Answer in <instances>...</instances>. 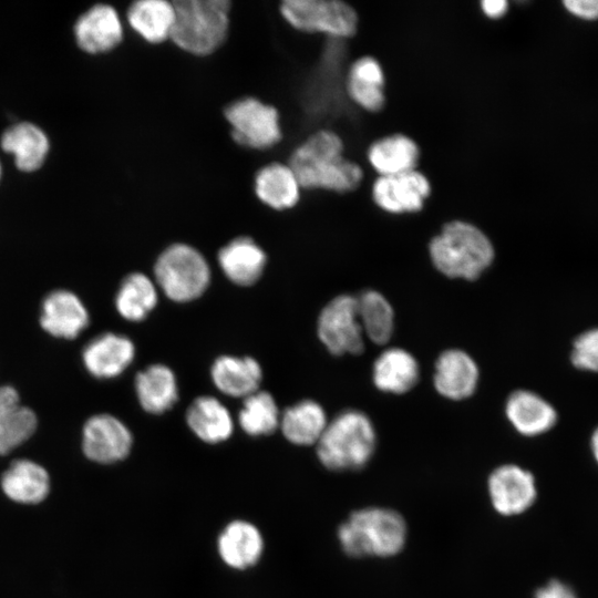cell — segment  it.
<instances>
[{
	"label": "cell",
	"instance_id": "cell-1",
	"mask_svg": "<svg viewBox=\"0 0 598 598\" xmlns=\"http://www.w3.org/2000/svg\"><path fill=\"white\" fill-rule=\"evenodd\" d=\"M285 162L295 173L302 192L347 195L363 179V167L346 156V142L329 127H320L296 144Z\"/></svg>",
	"mask_w": 598,
	"mask_h": 598
},
{
	"label": "cell",
	"instance_id": "cell-2",
	"mask_svg": "<svg viewBox=\"0 0 598 598\" xmlns=\"http://www.w3.org/2000/svg\"><path fill=\"white\" fill-rule=\"evenodd\" d=\"M169 42L195 58L216 53L227 41L233 0H173Z\"/></svg>",
	"mask_w": 598,
	"mask_h": 598
},
{
	"label": "cell",
	"instance_id": "cell-3",
	"mask_svg": "<svg viewBox=\"0 0 598 598\" xmlns=\"http://www.w3.org/2000/svg\"><path fill=\"white\" fill-rule=\"evenodd\" d=\"M429 254L441 274L466 280L477 279L495 257L488 236L476 225L460 219L443 225L431 239Z\"/></svg>",
	"mask_w": 598,
	"mask_h": 598
},
{
	"label": "cell",
	"instance_id": "cell-4",
	"mask_svg": "<svg viewBox=\"0 0 598 598\" xmlns=\"http://www.w3.org/2000/svg\"><path fill=\"white\" fill-rule=\"evenodd\" d=\"M408 538L403 516L391 508L370 506L352 512L338 527L342 550L351 557H391Z\"/></svg>",
	"mask_w": 598,
	"mask_h": 598
},
{
	"label": "cell",
	"instance_id": "cell-5",
	"mask_svg": "<svg viewBox=\"0 0 598 598\" xmlns=\"http://www.w3.org/2000/svg\"><path fill=\"white\" fill-rule=\"evenodd\" d=\"M375 444L371 420L361 411L347 410L327 424L317 443V455L328 470L357 471L369 463Z\"/></svg>",
	"mask_w": 598,
	"mask_h": 598
},
{
	"label": "cell",
	"instance_id": "cell-6",
	"mask_svg": "<svg viewBox=\"0 0 598 598\" xmlns=\"http://www.w3.org/2000/svg\"><path fill=\"white\" fill-rule=\"evenodd\" d=\"M278 10L292 30L307 35L350 39L360 27L357 9L343 0H281Z\"/></svg>",
	"mask_w": 598,
	"mask_h": 598
},
{
	"label": "cell",
	"instance_id": "cell-7",
	"mask_svg": "<svg viewBox=\"0 0 598 598\" xmlns=\"http://www.w3.org/2000/svg\"><path fill=\"white\" fill-rule=\"evenodd\" d=\"M157 285L177 302L198 298L209 285L210 269L204 255L186 243L167 246L154 265Z\"/></svg>",
	"mask_w": 598,
	"mask_h": 598
},
{
	"label": "cell",
	"instance_id": "cell-8",
	"mask_svg": "<svg viewBox=\"0 0 598 598\" xmlns=\"http://www.w3.org/2000/svg\"><path fill=\"white\" fill-rule=\"evenodd\" d=\"M223 115L236 144L255 152H269L281 145L283 135L278 110L254 96L228 103Z\"/></svg>",
	"mask_w": 598,
	"mask_h": 598
},
{
	"label": "cell",
	"instance_id": "cell-9",
	"mask_svg": "<svg viewBox=\"0 0 598 598\" xmlns=\"http://www.w3.org/2000/svg\"><path fill=\"white\" fill-rule=\"evenodd\" d=\"M318 337L332 354L362 352L364 334L355 297L340 295L327 303L318 318Z\"/></svg>",
	"mask_w": 598,
	"mask_h": 598
},
{
	"label": "cell",
	"instance_id": "cell-10",
	"mask_svg": "<svg viewBox=\"0 0 598 598\" xmlns=\"http://www.w3.org/2000/svg\"><path fill=\"white\" fill-rule=\"evenodd\" d=\"M432 195V183L419 168L392 176H378L371 185L372 203L392 215L423 210Z\"/></svg>",
	"mask_w": 598,
	"mask_h": 598
},
{
	"label": "cell",
	"instance_id": "cell-11",
	"mask_svg": "<svg viewBox=\"0 0 598 598\" xmlns=\"http://www.w3.org/2000/svg\"><path fill=\"white\" fill-rule=\"evenodd\" d=\"M487 491L494 509L503 516L528 512L538 498L534 474L517 464H503L488 476Z\"/></svg>",
	"mask_w": 598,
	"mask_h": 598
},
{
	"label": "cell",
	"instance_id": "cell-12",
	"mask_svg": "<svg viewBox=\"0 0 598 598\" xmlns=\"http://www.w3.org/2000/svg\"><path fill=\"white\" fill-rule=\"evenodd\" d=\"M78 47L89 54H105L117 49L125 39V30L117 10L96 3L84 11L73 25Z\"/></svg>",
	"mask_w": 598,
	"mask_h": 598
},
{
	"label": "cell",
	"instance_id": "cell-13",
	"mask_svg": "<svg viewBox=\"0 0 598 598\" xmlns=\"http://www.w3.org/2000/svg\"><path fill=\"white\" fill-rule=\"evenodd\" d=\"M133 444L127 426L111 414L91 416L83 426L82 448L91 461L110 464L125 458Z\"/></svg>",
	"mask_w": 598,
	"mask_h": 598
},
{
	"label": "cell",
	"instance_id": "cell-14",
	"mask_svg": "<svg viewBox=\"0 0 598 598\" xmlns=\"http://www.w3.org/2000/svg\"><path fill=\"white\" fill-rule=\"evenodd\" d=\"M385 72L372 55H361L350 63L344 80L348 99L369 113L381 112L388 101Z\"/></svg>",
	"mask_w": 598,
	"mask_h": 598
},
{
	"label": "cell",
	"instance_id": "cell-15",
	"mask_svg": "<svg viewBox=\"0 0 598 598\" xmlns=\"http://www.w3.org/2000/svg\"><path fill=\"white\" fill-rule=\"evenodd\" d=\"M256 198L275 212L295 208L302 196L301 186L285 161L275 159L257 169L252 182Z\"/></svg>",
	"mask_w": 598,
	"mask_h": 598
},
{
	"label": "cell",
	"instance_id": "cell-16",
	"mask_svg": "<svg viewBox=\"0 0 598 598\" xmlns=\"http://www.w3.org/2000/svg\"><path fill=\"white\" fill-rule=\"evenodd\" d=\"M421 154V147L412 136L392 133L371 142L365 157L378 176H392L416 169Z\"/></svg>",
	"mask_w": 598,
	"mask_h": 598
},
{
	"label": "cell",
	"instance_id": "cell-17",
	"mask_svg": "<svg viewBox=\"0 0 598 598\" xmlns=\"http://www.w3.org/2000/svg\"><path fill=\"white\" fill-rule=\"evenodd\" d=\"M90 322L89 312L72 291L59 289L50 292L41 306L40 324L49 334L74 339Z\"/></svg>",
	"mask_w": 598,
	"mask_h": 598
},
{
	"label": "cell",
	"instance_id": "cell-18",
	"mask_svg": "<svg viewBox=\"0 0 598 598\" xmlns=\"http://www.w3.org/2000/svg\"><path fill=\"white\" fill-rule=\"evenodd\" d=\"M134 354V344L127 337L106 332L85 346L82 360L93 377L111 379L121 374L131 364Z\"/></svg>",
	"mask_w": 598,
	"mask_h": 598
},
{
	"label": "cell",
	"instance_id": "cell-19",
	"mask_svg": "<svg viewBox=\"0 0 598 598\" xmlns=\"http://www.w3.org/2000/svg\"><path fill=\"white\" fill-rule=\"evenodd\" d=\"M478 377L476 362L462 350H446L435 362L434 386L447 399L463 400L471 396L476 390Z\"/></svg>",
	"mask_w": 598,
	"mask_h": 598
},
{
	"label": "cell",
	"instance_id": "cell-20",
	"mask_svg": "<svg viewBox=\"0 0 598 598\" xmlns=\"http://www.w3.org/2000/svg\"><path fill=\"white\" fill-rule=\"evenodd\" d=\"M217 260L230 281L239 286H250L262 275L267 255L254 238L241 235L220 247Z\"/></svg>",
	"mask_w": 598,
	"mask_h": 598
},
{
	"label": "cell",
	"instance_id": "cell-21",
	"mask_svg": "<svg viewBox=\"0 0 598 598\" xmlns=\"http://www.w3.org/2000/svg\"><path fill=\"white\" fill-rule=\"evenodd\" d=\"M130 30L150 45L169 42L175 12L168 0H136L125 11Z\"/></svg>",
	"mask_w": 598,
	"mask_h": 598
},
{
	"label": "cell",
	"instance_id": "cell-22",
	"mask_svg": "<svg viewBox=\"0 0 598 598\" xmlns=\"http://www.w3.org/2000/svg\"><path fill=\"white\" fill-rule=\"evenodd\" d=\"M1 148L13 156L18 169L31 173L47 159L50 142L45 132L30 122H20L8 127L0 138Z\"/></svg>",
	"mask_w": 598,
	"mask_h": 598
},
{
	"label": "cell",
	"instance_id": "cell-23",
	"mask_svg": "<svg viewBox=\"0 0 598 598\" xmlns=\"http://www.w3.org/2000/svg\"><path fill=\"white\" fill-rule=\"evenodd\" d=\"M508 421L525 436H537L548 432L557 422L555 409L538 394L518 390L513 392L505 405Z\"/></svg>",
	"mask_w": 598,
	"mask_h": 598
},
{
	"label": "cell",
	"instance_id": "cell-24",
	"mask_svg": "<svg viewBox=\"0 0 598 598\" xmlns=\"http://www.w3.org/2000/svg\"><path fill=\"white\" fill-rule=\"evenodd\" d=\"M37 415L20 402L17 390L0 386V455L25 442L37 429Z\"/></svg>",
	"mask_w": 598,
	"mask_h": 598
},
{
	"label": "cell",
	"instance_id": "cell-25",
	"mask_svg": "<svg viewBox=\"0 0 598 598\" xmlns=\"http://www.w3.org/2000/svg\"><path fill=\"white\" fill-rule=\"evenodd\" d=\"M264 542L258 528L245 520L229 523L220 533L217 549L223 561L231 568L254 566L261 556Z\"/></svg>",
	"mask_w": 598,
	"mask_h": 598
},
{
	"label": "cell",
	"instance_id": "cell-26",
	"mask_svg": "<svg viewBox=\"0 0 598 598\" xmlns=\"http://www.w3.org/2000/svg\"><path fill=\"white\" fill-rule=\"evenodd\" d=\"M419 363L406 350L390 348L374 361L372 378L375 386L388 393L402 394L410 391L419 380Z\"/></svg>",
	"mask_w": 598,
	"mask_h": 598
},
{
	"label": "cell",
	"instance_id": "cell-27",
	"mask_svg": "<svg viewBox=\"0 0 598 598\" xmlns=\"http://www.w3.org/2000/svg\"><path fill=\"white\" fill-rule=\"evenodd\" d=\"M212 379L223 393L246 398L258 391L262 371L254 358L221 355L213 363Z\"/></svg>",
	"mask_w": 598,
	"mask_h": 598
},
{
	"label": "cell",
	"instance_id": "cell-28",
	"mask_svg": "<svg viewBox=\"0 0 598 598\" xmlns=\"http://www.w3.org/2000/svg\"><path fill=\"white\" fill-rule=\"evenodd\" d=\"M135 391L141 406L153 414L169 410L178 399L175 374L164 364H153L138 372Z\"/></svg>",
	"mask_w": 598,
	"mask_h": 598
},
{
	"label": "cell",
	"instance_id": "cell-29",
	"mask_svg": "<svg viewBox=\"0 0 598 598\" xmlns=\"http://www.w3.org/2000/svg\"><path fill=\"white\" fill-rule=\"evenodd\" d=\"M1 486L9 498L23 504H35L48 495L50 478L45 468L38 463L17 460L3 473Z\"/></svg>",
	"mask_w": 598,
	"mask_h": 598
},
{
	"label": "cell",
	"instance_id": "cell-30",
	"mask_svg": "<svg viewBox=\"0 0 598 598\" xmlns=\"http://www.w3.org/2000/svg\"><path fill=\"white\" fill-rule=\"evenodd\" d=\"M186 421L202 441L210 444L226 441L234 429L229 411L213 396L195 399L187 410Z\"/></svg>",
	"mask_w": 598,
	"mask_h": 598
},
{
	"label": "cell",
	"instance_id": "cell-31",
	"mask_svg": "<svg viewBox=\"0 0 598 598\" xmlns=\"http://www.w3.org/2000/svg\"><path fill=\"white\" fill-rule=\"evenodd\" d=\"M327 424L324 410L312 400H303L288 408L280 420L285 437L297 445L318 443Z\"/></svg>",
	"mask_w": 598,
	"mask_h": 598
},
{
	"label": "cell",
	"instance_id": "cell-32",
	"mask_svg": "<svg viewBox=\"0 0 598 598\" xmlns=\"http://www.w3.org/2000/svg\"><path fill=\"white\" fill-rule=\"evenodd\" d=\"M157 290L153 281L142 272L130 274L122 281L116 297L117 312L126 320L141 321L155 308Z\"/></svg>",
	"mask_w": 598,
	"mask_h": 598
},
{
	"label": "cell",
	"instance_id": "cell-33",
	"mask_svg": "<svg viewBox=\"0 0 598 598\" xmlns=\"http://www.w3.org/2000/svg\"><path fill=\"white\" fill-rule=\"evenodd\" d=\"M355 298L363 334L374 343H386L394 329V312L390 302L375 290H367Z\"/></svg>",
	"mask_w": 598,
	"mask_h": 598
},
{
	"label": "cell",
	"instance_id": "cell-34",
	"mask_svg": "<svg viewBox=\"0 0 598 598\" xmlns=\"http://www.w3.org/2000/svg\"><path fill=\"white\" fill-rule=\"evenodd\" d=\"M238 421L241 429L251 436L271 434L280 423L275 399L264 391L246 396Z\"/></svg>",
	"mask_w": 598,
	"mask_h": 598
},
{
	"label": "cell",
	"instance_id": "cell-35",
	"mask_svg": "<svg viewBox=\"0 0 598 598\" xmlns=\"http://www.w3.org/2000/svg\"><path fill=\"white\" fill-rule=\"evenodd\" d=\"M571 362L578 369L598 372V328L577 337L573 344Z\"/></svg>",
	"mask_w": 598,
	"mask_h": 598
},
{
	"label": "cell",
	"instance_id": "cell-36",
	"mask_svg": "<svg viewBox=\"0 0 598 598\" xmlns=\"http://www.w3.org/2000/svg\"><path fill=\"white\" fill-rule=\"evenodd\" d=\"M533 598H580V596L567 580L550 578L536 588Z\"/></svg>",
	"mask_w": 598,
	"mask_h": 598
},
{
	"label": "cell",
	"instance_id": "cell-37",
	"mask_svg": "<svg viewBox=\"0 0 598 598\" xmlns=\"http://www.w3.org/2000/svg\"><path fill=\"white\" fill-rule=\"evenodd\" d=\"M563 3L571 14L578 18L598 19V0H565Z\"/></svg>",
	"mask_w": 598,
	"mask_h": 598
},
{
	"label": "cell",
	"instance_id": "cell-38",
	"mask_svg": "<svg viewBox=\"0 0 598 598\" xmlns=\"http://www.w3.org/2000/svg\"><path fill=\"white\" fill-rule=\"evenodd\" d=\"M478 8L485 18L496 21L506 16L509 3L506 0H482Z\"/></svg>",
	"mask_w": 598,
	"mask_h": 598
},
{
	"label": "cell",
	"instance_id": "cell-39",
	"mask_svg": "<svg viewBox=\"0 0 598 598\" xmlns=\"http://www.w3.org/2000/svg\"><path fill=\"white\" fill-rule=\"evenodd\" d=\"M590 452L594 457V461L598 465V427L595 429L590 436Z\"/></svg>",
	"mask_w": 598,
	"mask_h": 598
},
{
	"label": "cell",
	"instance_id": "cell-40",
	"mask_svg": "<svg viewBox=\"0 0 598 598\" xmlns=\"http://www.w3.org/2000/svg\"><path fill=\"white\" fill-rule=\"evenodd\" d=\"M1 174H2V168H1V163H0V178H1Z\"/></svg>",
	"mask_w": 598,
	"mask_h": 598
}]
</instances>
